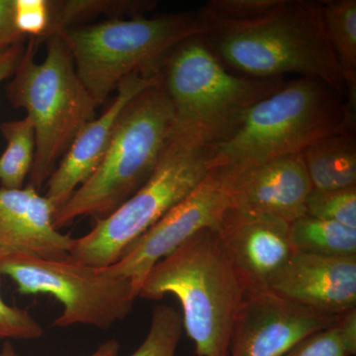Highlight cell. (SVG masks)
Segmentation results:
<instances>
[{
    "label": "cell",
    "mask_w": 356,
    "mask_h": 356,
    "mask_svg": "<svg viewBox=\"0 0 356 356\" xmlns=\"http://www.w3.org/2000/svg\"><path fill=\"white\" fill-rule=\"evenodd\" d=\"M19 65L7 83V100L24 109L35 131L36 153L27 185L39 191L79 133L96 118V104L83 86L60 35L44 42L46 57L27 39Z\"/></svg>",
    "instance_id": "8992f818"
},
{
    "label": "cell",
    "mask_w": 356,
    "mask_h": 356,
    "mask_svg": "<svg viewBox=\"0 0 356 356\" xmlns=\"http://www.w3.org/2000/svg\"><path fill=\"white\" fill-rule=\"evenodd\" d=\"M282 0H210L197 11L208 30L222 26L245 24L261 19Z\"/></svg>",
    "instance_id": "603a6c76"
},
{
    "label": "cell",
    "mask_w": 356,
    "mask_h": 356,
    "mask_svg": "<svg viewBox=\"0 0 356 356\" xmlns=\"http://www.w3.org/2000/svg\"><path fill=\"white\" fill-rule=\"evenodd\" d=\"M51 22L44 42L67 28L100 16L131 18L147 16L154 10V0H50Z\"/></svg>",
    "instance_id": "ac0fdd59"
},
{
    "label": "cell",
    "mask_w": 356,
    "mask_h": 356,
    "mask_svg": "<svg viewBox=\"0 0 356 356\" xmlns=\"http://www.w3.org/2000/svg\"><path fill=\"white\" fill-rule=\"evenodd\" d=\"M175 133V112L159 79L122 111L102 163L56 211V228L79 217L102 219L120 207L152 177Z\"/></svg>",
    "instance_id": "5b68a950"
},
{
    "label": "cell",
    "mask_w": 356,
    "mask_h": 356,
    "mask_svg": "<svg viewBox=\"0 0 356 356\" xmlns=\"http://www.w3.org/2000/svg\"><path fill=\"white\" fill-rule=\"evenodd\" d=\"M344 131L355 133L346 97L318 79L300 77L250 107L228 137L211 146V163L240 173L302 154L313 143Z\"/></svg>",
    "instance_id": "7a4b0ae2"
},
{
    "label": "cell",
    "mask_w": 356,
    "mask_h": 356,
    "mask_svg": "<svg viewBox=\"0 0 356 356\" xmlns=\"http://www.w3.org/2000/svg\"><path fill=\"white\" fill-rule=\"evenodd\" d=\"M184 331L181 314L173 307H154L146 337L129 356H178V344Z\"/></svg>",
    "instance_id": "7402d4cb"
},
{
    "label": "cell",
    "mask_w": 356,
    "mask_h": 356,
    "mask_svg": "<svg viewBox=\"0 0 356 356\" xmlns=\"http://www.w3.org/2000/svg\"><path fill=\"white\" fill-rule=\"evenodd\" d=\"M339 317L271 292L248 295L236 318L229 356H283L302 339L331 327Z\"/></svg>",
    "instance_id": "8fae6325"
},
{
    "label": "cell",
    "mask_w": 356,
    "mask_h": 356,
    "mask_svg": "<svg viewBox=\"0 0 356 356\" xmlns=\"http://www.w3.org/2000/svg\"><path fill=\"white\" fill-rule=\"evenodd\" d=\"M51 22L50 0H14V23L37 47L44 43Z\"/></svg>",
    "instance_id": "d4e9b609"
},
{
    "label": "cell",
    "mask_w": 356,
    "mask_h": 356,
    "mask_svg": "<svg viewBox=\"0 0 356 356\" xmlns=\"http://www.w3.org/2000/svg\"><path fill=\"white\" fill-rule=\"evenodd\" d=\"M159 79L161 74L129 76L117 88L113 102L106 110L77 135L46 184L44 196L56 211L97 170L108 149L117 121L128 103Z\"/></svg>",
    "instance_id": "9a60e30c"
},
{
    "label": "cell",
    "mask_w": 356,
    "mask_h": 356,
    "mask_svg": "<svg viewBox=\"0 0 356 356\" xmlns=\"http://www.w3.org/2000/svg\"><path fill=\"white\" fill-rule=\"evenodd\" d=\"M268 292L339 317L356 308V257L294 252L271 281Z\"/></svg>",
    "instance_id": "4fadbf2b"
},
{
    "label": "cell",
    "mask_w": 356,
    "mask_h": 356,
    "mask_svg": "<svg viewBox=\"0 0 356 356\" xmlns=\"http://www.w3.org/2000/svg\"><path fill=\"white\" fill-rule=\"evenodd\" d=\"M236 175L222 166L211 168L186 197L129 245L118 261L102 268L130 280L138 296L147 274L159 261L196 234L219 229L231 207Z\"/></svg>",
    "instance_id": "30bf717a"
},
{
    "label": "cell",
    "mask_w": 356,
    "mask_h": 356,
    "mask_svg": "<svg viewBox=\"0 0 356 356\" xmlns=\"http://www.w3.org/2000/svg\"><path fill=\"white\" fill-rule=\"evenodd\" d=\"M306 215L356 229V187L334 191L312 189L307 199Z\"/></svg>",
    "instance_id": "cb8c5ba5"
},
{
    "label": "cell",
    "mask_w": 356,
    "mask_h": 356,
    "mask_svg": "<svg viewBox=\"0 0 356 356\" xmlns=\"http://www.w3.org/2000/svg\"><path fill=\"white\" fill-rule=\"evenodd\" d=\"M172 295L197 356H229L232 332L245 301L242 282L217 231L205 229L159 261L147 274L138 298Z\"/></svg>",
    "instance_id": "3957f363"
},
{
    "label": "cell",
    "mask_w": 356,
    "mask_h": 356,
    "mask_svg": "<svg viewBox=\"0 0 356 356\" xmlns=\"http://www.w3.org/2000/svg\"><path fill=\"white\" fill-rule=\"evenodd\" d=\"M204 38L225 65L254 79L297 74L346 96V83L325 34L321 1L282 0L261 19L208 30Z\"/></svg>",
    "instance_id": "6da1fadb"
},
{
    "label": "cell",
    "mask_w": 356,
    "mask_h": 356,
    "mask_svg": "<svg viewBox=\"0 0 356 356\" xmlns=\"http://www.w3.org/2000/svg\"><path fill=\"white\" fill-rule=\"evenodd\" d=\"M25 46V43H18L0 48V83L13 76L24 53Z\"/></svg>",
    "instance_id": "f1b7e54d"
},
{
    "label": "cell",
    "mask_w": 356,
    "mask_h": 356,
    "mask_svg": "<svg viewBox=\"0 0 356 356\" xmlns=\"http://www.w3.org/2000/svg\"><path fill=\"white\" fill-rule=\"evenodd\" d=\"M172 105L175 129L213 146L228 137L255 103L284 86V77L254 79L231 74L203 35L178 44L161 70Z\"/></svg>",
    "instance_id": "52a82bcc"
},
{
    "label": "cell",
    "mask_w": 356,
    "mask_h": 356,
    "mask_svg": "<svg viewBox=\"0 0 356 356\" xmlns=\"http://www.w3.org/2000/svg\"><path fill=\"white\" fill-rule=\"evenodd\" d=\"M0 356H19L16 353L15 350H14L13 344L9 343V341H6V344H4L3 348L0 350Z\"/></svg>",
    "instance_id": "1f68e13d"
},
{
    "label": "cell",
    "mask_w": 356,
    "mask_h": 356,
    "mask_svg": "<svg viewBox=\"0 0 356 356\" xmlns=\"http://www.w3.org/2000/svg\"><path fill=\"white\" fill-rule=\"evenodd\" d=\"M339 337L348 355H356V308L346 312L337 321Z\"/></svg>",
    "instance_id": "f546056e"
},
{
    "label": "cell",
    "mask_w": 356,
    "mask_h": 356,
    "mask_svg": "<svg viewBox=\"0 0 356 356\" xmlns=\"http://www.w3.org/2000/svg\"><path fill=\"white\" fill-rule=\"evenodd\" d=\"M289 222L229 208L217 229L245 295L268 292L273 278L295 252Z\"/></svg>",
    "instance_id": "7c38bea8"
},
{
    "label": "cell",
    "mask_w": 356,
    "mask_h": 356,
    "mask_svg": "<svg viewBox=\"0 0 356 356\" xmlns=\"http://www.w3.org/2000/svg\"><path fill=\"white\" fill-rule=\"evenodd\" d=\"M301 154L313 191L356 187L355 133L344 131L327 136L306 147Z\"/></svg>",
    "instance_id": "e0dca14e"
},
{
    "label": "cell",
    "mask_w": 356,
    "mask_h": 356,
    "mask_svg": "<svg viewBox=\"0 0 356 356\" xmlns=\"http://www.w3.org/2000/svg\"><path fill=\"white\" fill-rule=\"evenodd\" d=\"M0 275L10 278L20 294L58 300L63 313L54 321L57 327L86 325L108 330L130 315L138 298L130 280L69 257H14L0 264Z\"/></svg>",
    "instance_id": "9c48e42d"
},
{
    "label": "cell",
    "mask_w": 356,
    "mask_h": 356,
    "mask_svg": "<svg viewBox=\"0 0 356 356\" xmlns=\"http://www.w3.org/2000/svg\"><path fill=\"white\" fill-rule=\"evenodd\" d=\"M120 346L115 339H109L98 346L97 350L89 356H117L118 355Z\"/></svg>",
    "instance_id": "4dcf8cb0"
},
{
    "label": "cell",
    "mask_w": 356,
    "mask_h": 356,
    "mask_svg": "<svg viewBox=\"0 0 356 356\" xmlns=\"http://www.w3.org/2000/svg\"><path fill=\"white\" fill-rule=\"evenodd\" d=\"M211 146L175 129L152 177L114 212L74 238L69 259L86 266H112L173 206L186 197L212 168Z\"/></svg>",
    "instance_id": "ba28073f"
},
{
    "label": "cell",
    "mask_w": 356,
    "mask_h": 356,
    "mask_svg": "<svg viewBox=\"0 0 356 356\" xmlns=\"http://www.w3.org/2000/svg\"><path fill=\"white\" fill-rule=\"evenodd\" d=\"M197 13L109 18L60 33L74 67L96 106L134 74L154 76L184 40L205 35Z\"/></svg>",
    "instance_id": "277c9868"
},
{
    "label": "cell",
    "mask_w": 356,
    "mask_h": 356,
    "mask_svg": "<svg viewBox=\"0 0 356 356\" xmlns=\"http://www.w3.org/2000/svg\"><path fill=\"white\" fill-rule=\"evenodd\" d=\"M312 189L302 154L283 156L236 173L229 208L290 224L305 216Z\"/></svg>",
    "instance_id": "2e32d148"
},
{
    "label": "cell",
    "mask_w": 356,
    "mask_h": 356,
    "mask_svg": "<svg viewBox=\"0 0 356 356\" xmlns=\"http://www.w3.org/2000/svg\"><path fill=\"white\" fill-rule=\"evenodd\" d=\"M44 330L31 314L25 309L9 305L1 295V275H0V341L1 339H40Z\"/></svg>",
    "instance_id": "484cf974"
},
{
    "label": "cell",
    "mask_w": 356,
    "mask_h": 356,
    "mask_svg": "<svg viewBox=\"0 0 356 356\" xmlns=\"http://www.w3.org/2000/svg\"><path fill=\"white\" fill-rule=\"evenodd\" d=\"M295 252L327 257H356V229L330 220L305 216L289 225Z\"/></svg>",
    "instance_id": "d6986e66"
},
{
    "label": "cell",
    "mask_w": 356,
    "mask_h": 356,
    "mask_svg": "<svg viewBox=\"0 0 356 356\" xmlns=\"http://www.w3.org/2000/svg\"><path fill=\"white\" fill-rule=\"evenodd\" d=\"M321 3L325 34L348 91L356 88V0H325Z\"/></svg>",
    "instance_id": "ffe728a7"
},
{
    "label": "cell",
    "mask_w": 356,
    "mask_h": 356,
    "mask_svg": "<svg viewBox=\"0 0 356 356\" xmlns=\"http://www.w3.org/2000/svg\"><path fill=\"white\" fill-rule=\"evenodd\" d=\"M26 41L14 23V0H0V48Z\"/></svg>",
    "instance_id": "83f0119b"
},
{
    "label": "cell",
    "mask_w": 356,
    "mask_h": 356,
    "mask_svg": "<svg viewBox=\"0 0 356 356\" xmlns=\"http://www.w3.org/2000/svg\"><path fill=\"white\" fill-rule=\"evenodd\" d=\"M0 131L6 142V151L0 156V187L23 188L31 172L36 153L32 122L28 116L19 120L3 122Z\"/></svg>",
    "instance_id": "44dd1931"
},
{
    "label": "cell",
    "mask_w": 356,
    "mask_h": 356,
    "mask_svg": "<svg viewBox=\"0 0 356 356\" xmlns=\"http://www.w3.org/2000/svg\"><path fill=\"white\" fill-rule=\"evenodd\" d=\"M283 356H350L344 348L337 322L299 341Z\"/></svg>",
    "instance_id": "4316f807"
},
{
    "label": "cell",
    "mask_w": 356,
    "mask_h": 356,
    "mask_svg": "<svg viewBox=\"0 0 356 356\" xmlns=\"http://www.w3.org/2000/svg\"><path fill=\"white\" fill-rule=\"evenodd\" d=\"M55 208L30 185L0 187V264L17 257H69L74 238L54 224Z\"/></svg>",
    "instance_id": "5bb4252c"
}]
</instances>
